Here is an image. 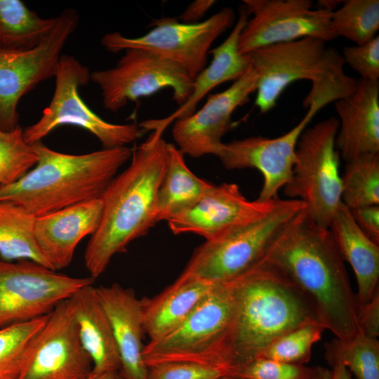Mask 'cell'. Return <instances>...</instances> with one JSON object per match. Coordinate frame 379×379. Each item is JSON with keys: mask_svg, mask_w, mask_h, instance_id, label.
<instances>
[{"mask_svg": "<svg viewBox=\"0 0 379 379\" xmlns=\"http://www.w3.org/2000/svg\"><path fill=\"white\" fill-rule=\"evenodd\" d=\"M297 286L314 306L319 320L337 338L360 332L359 302L329 230L318 226L305 210L263 259Z\"/></svg>", "mask_w": 379, "mask_h": 379, "instance_id": "obj_1", "label": "cell"}, {"mask_svg": "<svg viewBox=\"0 0 379 379\" xmlns=\"http://www.w3.org/2000/svg\"><path fill=\"white\" fill-rule=\"evenodd\" d=\"M152 131L132 149L129 166L116 175L101 197V219L84 253L85 266L94 279L105 272L114 255L126 251L157 223L156 198L168 165V143L162 137L164 131Z\"/></svg>", "mask_w": 379, "mask_h": 379, "instance_id": "obj_2", "label": "cell"}, {"mask_svg": "<svg viewBox=\"0 0 379 379\" xmlns=\"http://www.w3.org/2000/svg\"><path fill=\"white\" fill-rule=\"evenodd\" d=\"M230 281L234 311L227 349L234 376L286 332L308 321L320 322L307 296L264 260Z\"/></svg>", "mask_w": 379, "mask_h": 379, "instance_id": "obj_3", "label": "cell"}, {"mask_svg": "<svg viewBox=\"0 0 379 379\" xmlns=\"http://www.w3.org/2000/svg\"><path fill=\"white\" fill-rule=\"evenodd\" d=\"M37 163L14 183L0 185V201L21 206L36 217L100 199L131 157L126 146L69 154L42 141L32 145Z\"/></svg>", "mask_w": 379, "mask_h": 379, "instance_id": "obj_4", "label": "cell"}, {"mask_svg": "<svg viewBox=\"0 0 379 379\" xmlns=\"http://www.w3.org/2000/svg\"><path fill=\"white\" fill-rule=\"evenodd\" d=\"M246 54L258 77L255 105L261 113L273 109L284 90L295 81H311L302 106L322 109L350 94L359 81L345 73L338 51L315 38L272 44Z\"/></svg>", "mask_w": 379, "mask_h": 379, "instance_id": "obj_5", "label": "cell"}, {"mask_svg": "<svg viewBox=\"0 0 379 379\" xmlns=\"http://www.w3.org/2000/svg\"><path fill=\"white\" fill-rule=\"evenodd\" d=\"M305 208L300 200L279 199L261 217L206 240L181 275L216 284L236 279L263 260Z\"/></svg>", "mask_w": 379, "mask_h": 379, "instance_id": "obj_6", "label": "cell"}, {"mask_svg": "<svg viewBox=\"0 0 379 379\" xmlns=\"http://www.w3.org/2000/svg\"><path fill=\"white\" fill-rule=\"evenodd\" d=\"M234 311L231 281L217 284L175 328L144 346L147 368L169 362H192L234 370L227 339Z\"/></svg>", "mask_w": 379, "mask_h": 379, "instance_id": "obj_7", "label": "cell"}, {"mask_svg": "<svg viewBox=\"0 0 379 379\" xmlns=\"http://www.w3.org/2000/svg\"><path fill=\"white\" fill-rule=\"evenodd\" d=\"M339 120L330 117L305 128L298 142L292 176L284 194L306 206L309 218L328 229L341 201L340 154L335 147Z\"/></svg>", "mask_w": 379, "mask_h": 379, "instance_id": "obj_8", "label": "cell"}, {"mask_svg": "<svg viewBox=\"0 0 379 379\" xmlns=\"http://www.w3.org/2000/svg\"><path fill=\"white\" fill-rule=\"evenodd\" d=\"M52 99L34 124L23 128L25 141L32 145L62 125H73L88 131L103 148L126 146L140 138L144 131L136 124H115L93 112L79 93L91 80L89 69L72 55H62L55 76Z\"/></svg>", "mask_w": 379, "mask_h": 379, "instance_id": "obj_9", "label": "cell"}, {"mask_svg": "<svg viewBox=\"0 0 379 379\" xmlns=\"http://www.w3.org/2000/svg\"><path fill=\"white\" fill-rule=\"evenodd\" d=\"M234 12L223 8L208 19L194 24L179 22L175 18L154 21V28L135 38L119 32L105 34L102 47L112 53L129 48L152 52L183 68L194 79L206 66L208 53L213 43L233 25Z\"/></svg>", "mask_w": 379, "mask_h": 379, "instance_id": "obj_10", "label": "cell"}, {"mask_svg": "<svg viewBox=\"0 0 379 379\" xmlns=\"http://www.w3.org/2000/svg\"><path fill=\"white\" fill-rule=\"evenodd\" d=\"M95 279L69 277L30 260L0 259V328L49 314Z\"/></svg>", "mask_w": 379, "mask_h": 379, "instance_id": "obj_11", "label": "cell"}, {"mask_svg": "<svg viewBox=\"0 0 379 379\" xmlns=\"http://www.w3.org/2000/svg\"><path fill=\"white\" fill-rule=\"evenodd\" d=\"M79 20L76 10L65 9L57 16L51 33L36 47L0 48V129L11 131L19 126L21 98L39 83L55 77L61 52Z\"/></svg>", "mask_w": 379, "mask_h": 379, "instance_id": "obj_12", "label": "cell"}, {"mask_svg": "<svg viewBox=\"0 0 379 379\" xmlns=\"http://www.w3.org/2000/svg\"><path fill=\"white\" fill-rule=\"evenodd\" d=\"M91 80L102 93L105 109L117 112L135 101L168 88L173 100L182 105L192 91L193 79L176 63L152 52L129 48L117 65L91 72Z\"/></svg>", "mask_w": 379, "mask_h": 379, "instance_id": "obj_13", "label": "cell"}, {"mask_svg": "<svg viewBox=\"0 0 379 379\" xmlns=\"http://www.w3.org/2000/svg\"><path fill=\"white\" fill-rule=\"evenodd\" d=\"M248 15L238 44L241 54L272 44L310 37L331 41L330 10L310 0H244Z\"/></svg>", "mask_w": 379, "mask_h": 379, "instance_id": "obj_14", "label": "cell"}, {"mask_svg": "<svg viewBox=\"0 0 379 379\" xmlns=\"http://www.w3.org/2000/svg\"><path fill=\"white\" fill-rule=\"evenodd\" d=\"M92 370L69 298L55 307L32 339L16 379H85Z\"/></svg>", "mask_w": 379, "mask_h": 379, "instance_id": "obj_15", "label": "cell"}, {"mask_svg": "<svg viewBox=\"0 0 379 379\" xmlns=\"http://www.w3.org/2000/svg\"><path fill=\"white\" fill-rule=\"evenodd\" d=\"M319 111L316 107H308L295 126L277 138L252 136L223 142L216 157L227 169L258 170L262 175L263 184L257 199L272 200L291 180L299 138Z\"/></svg>", "mask_w": 379, "mask_h": 379, "instance_id": "obj_16", "label": "cell"}, {"mask_svg": "<svg viewBox=\"0 0 379 379\" xmlns=\"http://www.w3.org/2000/svg\"><path fill=\"white\" fill-rule=\"evenodd\" d=\"M258 77L251 66L228 88L209 95L200 109L176 120L172 135L178 149L194 158L206 154L216 156L223 144L222 138L232 127L233 112L249 100L250 95L256 91Z\"/></svg>", "mask_w": 379, "mask_h": 379, "instance_id": "obj_17", "label": "cell"}, {"mask_svg": "<svg viewBox=\"0 0 379 379\" xmlns=\"http://www.w3.org/2000/svg\"><path fill=\"white\" fill-rule=\"evenodd\" d=\"M279 199L251 201L237 184L224 182L214 185L193 207L167 222L175 234L193 233L209 240L261 217L275 206Z\"/></svg>", "mask_w": 379, "mask_h": 379, "instance_id": "obj_18", "label": "cell"}, {"mask_svg": "<svg viewBox=\"0 0 379 379\" xmlns=\"http://www.w3.org/2000/svg\"><path fill=\"white\" fill-rule=\"evenodd\" d=\"M102 208L100 198L36 217L34 239L53 270L70 265L79 243L96 231Z\"/></svg>", "mask_w": 379, "mask_h": 379, "instance_id": "obj_19", "label": "cell"}, {"mask_svg": "<svg viewBox=\"0 0 379 379\" xmlns=\"http://www.w3.org/2000/svg\"><path fill=\"white\" fill-rule=\"evenodd\" d=\"M101 305L110 322L117 347L119 375L124 379H147L143 358V308L131 288L114 283L96 287Z\"/></svg>", "mask_w": 379, "mask_h": 379, "instance_id": "obj_20", "label": "cell"}, {"mask_svg": "<svg viewBox=\"0 0 379 379\" xmlns=\"http://www.w3.org/2000/svg\"><path fill=\"white\" fill-rule=\"evenodd\" d=\"M335 102L339 116L335 147L349 161L379 154V81L359 79L355 89Z\"/></svg>", "mask_w": 379, "mask_h": 379, "instance_id": "obj_21", "label": "cell"}, {"mask_svg": "<svg viewBox=\"0 0 379 379\" xmlns=\"http://www.w3.org/2000/svg\"><path fill=\"white\" fill-rule=\"evenodd\" d=\"M248 15L242 6L239 9V17L230 34L214 49L209 51L213 59L211 63L193 79L192 91L187 100L168 117L161 119L143 121L139 124L145 132L154 129H164L173 121L189 117L196 112L199 102L218 85L241 78L251 66L247 54L238 50L239 39Z\"/></svg>", "mask_w": 379, "mask_h": 379, "instance_id": "obj_22", "label": "cell"}, {"mask_svg": "<svg viewBox=\"0 0 379 379\" xmlns=\"http://www.w3.org/2000/svg\"><path fill=\"white\" fill-rule=\"evenodd\" d=\"M328 229L343 259L350 263L355 274L359 305L368 302L379 293V244L359 229L343 202L333 214Z\"/></svg>", "mask_w": 379, "mask_h": 379, "instance_id": "obj_23", "label": "cell"}, {"mask_svg": "<svg viewBox=\"0 0 379 379\" xmlns=\"http://www.w3.org/2000/svg\"><path fill=\"white\" fill-rule=\"evenodd\" d=\"M79 337L95 373H119V355L109 319L96 287L86 286L70 298Z\"/></svg>", "mask_w": 379, "mask_h": 379, "instance_id": "obj_24", "label": "cell"}, {"mask_svg": "<svg viewBox=\"0 0 379 379\" xmlns=\"http://www.w3.org/2000/svg\"><path fill=\"white\" fill-rule=\"evenodd\" d=\"M216 285L180 274L159 294L142 299L144 333L149 340L178 326Z\"/></svg>", "mask_w": 379, "mask_h": 379, "instance_id": "obj_25", "label": "cell"}, {"mask_svg": "<svg viewBox=\"0 0 379 379\" xmlns=\"http://www.w3.org/2000/svg\"><path fill=\"white\" fill-rule=\"evenodd\" d=\"M184 154L168 143V161L155 203V220L168 221L193 207L214 186L194 174Z\"/></svg>", "mask_w": 379, "mask_h": 379, "instance_id": "obj_26", "label": "cell"}, {"mask_svg": "<svg viewBox=\"0 0 379 379\" xmlns=\"http://www.w3.org/2000/svg\"><path fill=\"white\" fill-rule=\"evenodd\" d=\"M57 16L42 18L21 0H0V48L27 50L51 33Z\"/></svg>", "mask_w": 379, "mask_h": 379, "instance_id": "obj_27", "label": "cell"}, {"mask_svg": "<svg viewBox=\"0 0 379 379\" xmlns=\"http://www.w3.org/2000/svg\"><path fill=\"white\" fill-rule=\"evenodd\" d=\"M36 216L10 201H0V258L30 260L51 270L34 236Z\"/></svg>", "mask_w": 379, "mask_h": 379, "instance_id": "obj_28", "label": "cell"}, {"mask_svg": "<svg viewBox=\"0 0 379 379\" xmlns=\"http://www.w3.org/2000/svg\"><path fill=\"white\" fill-rule=\"evenodd\" d=\"M330 366L344 365L357 379H379V341L359 332L348 340L335 338L325 344Z\"/></svg>", "mask_w": 379, "mask_h": 379, "instance_id": "obj_29", "label": "cell"}, {"mask_svg": "<svg viewBox=\"0 0 379 379\" xmlns=\"http://www.w3.org/2000/svg\"><path fill=\"white\" fill-rule=\"evenodd\" d=\"M341 184V201L349 209L379 205V154L346 162Z\"/></svg>", "mask_w": 379, "mask_h": 379, "instance_id": "obj_30", "label": "cell"}, {"mask_svg": "<svg viewBox=\"0 0 379 379\" xmlns=\"http://www.w3.org/2000/svg\"><path fill=\"white\" fill-rule=\"evenodd\" d=\"M331 29L335 37L364 44L377 35L379 29L378 0H347L332 12Z\"/></svg>", "mask_w": 379, "mask_h": 379, "instance_id": "obj_31", "label": "cell"}, {"mask_svg": "<svg viewBox=\"0 0 379 379\" xmlns=\"http://www.w3.org/2000/svg\"><path fill=\"white\" fill-rule=\"evenodd\" d=\"M48 315L0 328V379H16L25 352Z\"/></svg>", "mask_w": 379, "mask_h": 379, "instance_id": "obj_32", "label": "cell"}, {"mask_svg": "<svg viewBox=\"0 0 379 379\" xmlns=\"http://www.w3.org/2000/svg\"><path fill=\"white\" fill-rule=\"evenodd\" d=\"M325 329L317 320L305 322L276 339L258 357L304 364L310 360L312 346L321 340Z\"/></svg>", "mask_w": 379, "mask_h": 379, "instance_id": "obj_33", "label": "cell"}, {"mask_svg": "<svg viewBox=\"0 0 379 379\" xmlns=\"http://www.w3.org/2000/svg\"><path fill=\"white\" fill-rule=\"evenodd\" d=\"M20 126L11 131L0 129V185L15 182L37 163V155L23 138Z\"/></svg>", "mask_w": 379, "mask_h": 379, "instance_id": "obj_34", "label": "cell"}, {"mask_svg": "<svg viewBox=\"0 0 379 379\" xmlns=\"http://www.w3.org/2000/svg\"><path fill=\"white\" fill-rule=\"evenodd\" d=\"M314 368L258 357L238 368L240 379H310Z\"/></svg>", "mask_w": 379, "mask_h": 379, "instance_id": "obj_35", "label": "cell"}, {"mask_svg": "<svg viewBox=\"0 0 379 379\" xmlns=\"http://www.w3.org/2000/svg\"><path fill=\"white\" fill-rule=\"evenodd\" d=\"M234 377L225 366L192 362H169L148 368L147 379H220Z\"/></svg>", "mask_w": 379, "mask_h": 379, "instance_id": "obj_36", "label": "cell"}, {"mask_svg": "<svg viewBox=\"0 0 379 379\" xmlns=\"http://www.w3.org/2000/svg\"><path fill=\"white\" fill-rule=\"evenodd\" d=\"M345 63L361 76V79H379V36L362 45L345 46L341 53Z\"/></svg>", "mask_w": 379, "mask_h": 379, "instance_id": "obj_37", "label": "cell"}, {"mask_svg": "<svg viewBox=\"0 0 379 379\" xmlns=\"http://www.w3.org/2000/svg\"><path fill=\"white\" fill-rule=\"evenodd\" d=\"M359 229L373 241L379 244V205L350 209Z\"/></svg>", "mask_w": 379, "mask_h": 379, "instance_id": "obj_38", "label": "cell"}, {"mask_svg": "<svg viewBox=\"0 0 379 379\" xmlns=\"http://www.w3.org/2000/svg\"><path fill=\"white\" fill-rule=\"evenodd\" d=\"M358 324L364 334L378 338L379 336V293L368 302L359 305Z\"/></svg>", "mask_w": 379, "mask_h": 379, "instance_id": "obj_39", "label": "cell"}, {"mask_svg": "<svg viewBox=\"0 0 379 379\" xmlns=\"http://www.w3.org/2000/svg\"><path fill=\"white\" fill-rule=\"evenodd\" d=\"M215 3L214 0H196L189 4L178 18L185 24L199 22Z\"/></svg>", "mask_w": 379, "mask_h": 379, "instance_id": "obj_40", "label": "cell"}, {"mask_svg": "<svg viewBox=\"0 0 379 379\" xmlns=\"http://www.w3.org/2000/svg\"><path fill=\"white\" fill-rule=\"evenodd\" d=\"M329 379H352V373L342 364L335 363L332 366Z\"/></svg>", "mask_w": 379, "mask_h": 379, "instance_id": "obj_41", "label": "cell"}, {"mask_svg": "<svg viewBox=\"0 0 379 379\" xmlns=\"http://www.w3.org/2000/svg\"><path fill=\"white\" fill-rule=\"evenodd\" d=\"M331 373V371L328 368L317 366L310 379H329Z\"/></svg>", "mask_w": 379, "mask_h": 379, "instance_id": "obj_42", "label": "cell"}, {"mask_svg": "<svg viewBox=\"0 0 379 379\" xmlns=\"http://www.w3.org/2000/svg\"><path fill=\"white\" fill-rule=\"evenodd\" d=\"M114 374L115 373H95L91 372V373L85 379H112Z\"/></svg>", "mask_w": 379, "mask_h": 379, "instance_id": "obj_43", "label": "cell"}, {"mask_svg": "<svg viewBox=\"0 0 379 379\" xmlns=\"http://www.w3.org/2000/svg\"><path fill=\"white\" fill-rule=\"evenodd\" d=\"M112 379H124L123 377H121L119 373H117L114 375Z\"/></svg>", "mask_w": 379, "mask_h": 379, "instance_id": "obj_44", "label": "cell"}, {"mask_svg": "<svg viewBox=\"0 0 379 379\" xmlns=\"http://www.w3.org/2000/svg\"><path fill=\"white\" fill-rule=\"evenodd\" d=\"M220 379H240V378H234V377H225Z\"/></svg>", "mask_w": 379, "mask_h": 379, "instance_id": "obj_45", "label": "cell"}]
</instances>
